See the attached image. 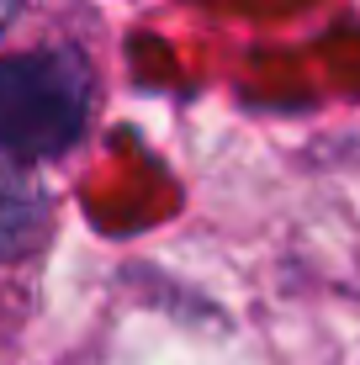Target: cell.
Masks as SVG:
<instances>
[{
    "label": "cell",
    "mask_w": 360,
    "mask_h": 365,
    "mask_svg": "<svg viewBox=\"0 0 360 365\" xmlns=\"http://www.w3.org/2000/svg\"><path fill=\"white\" fill-rule=\"evenodd\" d=\"M16 6H21V0H0V32H6L11 16H16Z\"/></svg>",
    "instance_id": "cell-3"
},
{
    "label": "cell",
    "mask_w": 360,
    "mask_h": 365,
    "mask_svg": "<svg viewBox=\"0 0 360 365\" xmlns=\"http://www.w3.org/2000/svg\"><path fill=\"white\" fill-rule=\"evenodd\" d=\"M91 117V69L74 48L0 58V154L16 165L58 159Z\"/></svg>",
    "instance_id": "cell-1"
},
{
    "label": "cell",
    "mask_w": 360,
    "mask_h": 365,
    "mask_svg": "<svg viewBox=\"0 0 360 365\" xmlns=\"http://www.w3.org/2000/svg\"><path fill=\"white\" fill-rule=\"evenodd\" d=\"M37 233H43V196L21 175L0 170V259L21 255Z\"/></svg>",
    "instance_id": "cell-2"
}]
</instances>
